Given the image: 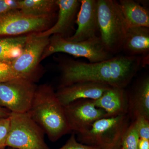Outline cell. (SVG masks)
<instances>
[{
  "mask_svg": "<svg viewBox=\"0 0 149 149\" xmlns=\"http://www.w3.org/2000/svg\"><path fill=\"white\" fill-rule=\"evenodd\" d=\"M148 63L142 56L113 57L105 61L86 63L69 59L61 61L59 88L79 82H90L124 89L141 66Z\"/></svg>",
  "mask_w": 149,
  "mask_h": 149,
  "instance_id": "1",
  "label": "cell"
},
{
  "mask_svg": "<svg viewBox=\"0 0 149 149\" xmlns=\"http://www.w3.org/2000/svg\"><path fill=\"white\" fill-rule=\"evenodd\" d=\"M27 113L45 131L49 140L55 142L70 133L64 107L51 85L37 86Z\"/></svg>",
  "mask_w": 149,
  "mask_h": 149,
  "instance_id": "2",
  "label": "cell"
},
{
  "mask_svg": "<svg viewBox=\"0 0 149 149\" xmlns=\"http://www.w3.org/2000/svg\"><path fill=\"white\" fill-rule=\"evenodd\" d=\"M97 5L99 37L105 49L113 56L123 50L127 22L117 1L97 0Z\"/></svg>",
  "mask_w": 149,
  "mask_h": 149,
  "instance_id": "3",
  "label": "cell"
},
{
  "mask_svg": "<svg viewBox=\"0 0 149 149\" xmlns=\"http://www.w3.org/2000/svg\"><path fill=\"white\" fill-rule=\"evenodd\" d=\"M128 113L97 120L89 130L78 135L81 143L100 149H119L129 125Z\"/></svg>",
  "mask_w": 149,
  "mask_h": 149,
  "instance_id": "4",
  "label": "cell"
},
{
  "mask_svg": "<svg viewBox=\"0 0 149 149\" xmlns=\"http://www.w3.org/2000/svg\"><path fill=\"white\" fill-rule=\"evenodd\" d=\"M6 147L16 149H50L45 133L27 113H10Z\"/></svg>",
  "mask_w": 149,
  "mask_h": 149,
  "instance_id": "5",
  "label": "cell"
},
{
  "mask_svg": "<svg viewBox=\"0 0 149 149\" xmlns=\"http://www.w3.org/2000/svg\"><path fill=\"white\" fill-rule=\"evenodd\" d=\"M58 52L84 58L90 63L105 61L114 57L105 49L99 36L82 42H72L60 35H53L50 38L41 60Z\"/></svg>",
  "mask_w": 149,
  "mask_h": 149,
  "instance_id": "6",
  "label": "cell"
},
{
  "mask_svg": "<svg viewBox=\"0 0 149 149\" xmlns=\"http://www.w3.org/2000/svg\"><path fill=\"white\" fill-rule=\"evenodd\" d=\"M37 87L35 83L21 78L0 83V106L12 113H27Z\"/></svg>",
  "mask_w": 149,
  "mask_h": 149,
  "instance_id": "7",
  "label": "cell"
},
{
  "mask_svg": "<svg viewBox=\"0 0 149 149\" xmlns=\"http://www.w3.org/2000/svg\"><path fill=\"white\" fill-rule=\"evenodd\" d=\"M49 40V37H38L36 33L30 34L21 55L11 62L14 70L21 78L35 83L38 80V64Z\"/></svg>",
  "mask_w": 149,
  "mask_h": 149,
  "instance_id": "8",
  "label": "cell"
},
{
  "mask_svg": "<svg viewBox=\"0 0 149 149\" xmlns=\"http://www.w3.org/2000/svg\"><path fill=\"white\" fill-rule=\"evenodd\" d=\"M55 15L35 17L19 10L9 12L0 15V37L43 32L50 26Z\"/></svg>",
  "mask_w": 149,
  "mask_h": 149,
  "instance_id": "9",
  "label": "cell"
},
{
  "mask_svg": "<svg viewBox=\"0 0 149 149\" xmlns=\"http://www.w3.org/2000/svg\"><path fill=\"white\" fill-rule=\"evenodd\" d=\"M64 108L70 132L77 135L89 130L97 120L107 117L104 111L95 105L93 100H78Z\"/></svg>",
  "mask_w": 149,
  "mask_h": 149,
  "instance_id": "10",
  "label": "cell"
},
{
  "mask_svg": "<svg viewBox=\"0 0 149 149\" xmlns=\"http://www.w3.org/2000/svg\"><path fill=\"white\" fill-rule=\"evenodd\" d=\"M75 22L77 27L73 35L65 38L72 42H82L98 36L97 0H80Z\"/></svg>",
  "mask_w": 149,
  "mask_h": 149,
  "instance_id": "11",
  "label": "cell"
},
{
  "mask_svg": "<svg viewBox=\"0 0 149 149\" xmlns=\"http://www.w3.org/2000/svg\"><path fill=\"white\" fill-rule=\"evenodd\" d=\"M111 86L93 82H79L59 88L56 92L57 97L63 107L80 100L99 99Z\"/></svg>",
  "mask_w": 149,
  "mask_h": 149,
  "instance_id": "12",
  "label": "cell"
},
{
  "mask_svg": "<svg viewBox=\"0 0 149 149\" xmlns=\"http://www.w3.org/2000/svg\"><path fill=\"white\" fill-rule=\"evenodd\" d=\"M56 3L58 9L57 20L50 28L36 33L38 37H49L52 35H58L66 38V35L73 29L74 19L80 9V1L56 0Z\"/></svg>",
  "mask_w": 149,
  "mask_h": 149,
  "instance_id": "13",
  "label": "cell"
},
{
  "mask_svg": "<svg viewBox=\"0 0 149 149\" xmlns=\"http://www.w3.org/2000/svg\"><path fill=\"white\" fill-rule=\"evenodd\" d=\"M128 99V114L133 120L139 116L149 120V77L141 78L134 87Z\"/></svg>",
  "mask_w": 149,
  "mask_h": 149,
  "instance_id": "14",
  "label": "cell"
},
{
  "mask_svg": "<svg viewBox=\"0 0 149 149\" xmlns=\"http://www.w3.org/2000/svg\"><path fill=\"white\" fill-rule=\"evenodd\" d=\"M93 101L97 107L104 111L107 117L128 113V96L123 88L111 87Z\"/></svg>",
  "mask_w": 149,
  "mask_h": 149,
  "instance_id": "15",
  "label": "cell"
},
{
  "mask_svg": "<svg viewBox=\"0 0 149 149\" xmlns=\"http://www.w3.org/2000/svg\"><path fill=\"white\" fill-rule=\"evenodd\" d=\"M122 51L128 54L127 56H142L148 61L149 53V27H128Z\"/></svg>",
  "mask_w": 149,
  "mask_h": 149,
  "instance_id": "16",
  "label": "cell"
},
{
  "mask_svg": "<svg viewBox=\"0 0 149 149\" xmlns=\"http://www.w3.org/2000/svg\"><path fill=\"white\" fill-rule=\"evenodd\" d=\"M118 3L128 27H149V13L147 9L133 0H120Z\"/></svg>",
  "mask_w": 149,
  "mask_h": 149,
  "instance_id": "17",
  "label": "cell"
},
{
  "mask_svg": "<svg viewBox=\"0 0 149 149\" xmlns=\"http://www.w3.org/2000/svg\"><path fill=\"white\" fill-rule=\"evenodd\" d=\"M30 34L12 37H0V60L12 62L21 55Z\"/></svg>",
  "mask_w": 149,
  "mask_h": 149,
  "instance_id": "18",
  "label": "cell"
},
{
  "mask_svg": "<svg viewBox=\"0 0 149 149\" xmlns=\"http://www.w3.org/2000/svg\"><path fill=\"white\" fill-rule=\"evenodd\" d=\"M19 10L24 14L40 17L55 15L58 8L56 0L18 1Z\"/></svg>",
  "mask_w": 149,
  "mask_h": 149,
  "instance_id": "19",
  "label": "cell"
},
{
  "mask_svg": "<svg viewBox=\"0 0 149 149\" xmlns=\"http://www.w3.org/2000/svg\"><path fill=\"white\" fill-rule=\"evenodd\" d=\"M139 139V133L133 122L128 126L123 135L121 141V148L138 149Z\"/></svg>",
  "mask_w": 149,
  "mask_h": 149,
  "instance_id": "20",
  "label": "cell"
},
{
  "mask_svg": "<svg viewBox=\"0 0 149 149\" xmlns=\"http://www.w3.org/2000/svg\"><path fill=\"white\" fill-rule=\"evenodd\" d=\"M19 78L13 68L11 62L0 60V83Z\"/></svg>",
  "mask_w": 149,
  "mask_h": 149,
  "instance_id": "21",
  "label": "cell"
},
{
  "mask_svg": "<svg viewBox=\"0 0 149 149\" xmlns=\"http://www.w3.org/2000/svg\"><path fill=\"white\" fill-rule=\"evenodd\" d=\"M133 122L140 139L149 140V120L143 116H139Z\"/></svg>",
  "mask_w": 149,
  "mask_h": 149,
  "instance_id": "22",
  "label": "cell"
},
{
  "mask_svg": "<svg viewBox=\"0 0 149 149\" xmlns=\"http://www.w3.org/2000/svg\"><path fill=\"white\" fill-rule=\"evenodd\" d=\"M10 123L9 117L0 118V149H5L6 147Z\"/></svg>",
  "mask_w": 149,
  "mask_h": 149,
  "instance_id": "23",
  "label": "cell"
},
{
  "mask_svg": "<svg viewBox=\"0 0 149 149\" xmlns=\"http://www.w3.org/2000/svg\"><path fill=\"white\" fill-rule=\"evenodd\" d=\"M57 149H100L97 147L81 143L77 141L75 134L72 133L64 146Z\"/></svg>",
  "mask_w": 149,
  "mask_h": 149,
  "instance_id": "24",
  "label": "cell"
},
{
  "mask_svg": "<svg viewBox=\"0 0 149 149\" xmlns=\"http://www.w3.org/2000/svg\"><path fill=\"white\" fill-rule=\"evenodd\" d=\"M19 10L18 1L0 0V15Z\"/></svg>",
  "mask_w": 149,
  "mask_h": 149,
  "instance_id": "25",
  "label": "cell"
},
{
  "mask_svg": "<svg viewBox=\"0 0 149 149\" xmlns=\"http://www.w3.org/2000/svg\"><path fill=\"white\" fill-rule=\"evenodd\" d=\"M138 149H149V140L140 139Z\"/></svg>",
  "mask_w": 149,
  "mask_h": 149,
  "instance_id": "26",
  "label": "cell"
},
{
  "mask_svg": "<svg viewBox=\"0 0 149 149\" xmlns=\"http://www.w3.org/2000/svg\"><path fill=\"white\" fill-rule=\"evenodd\" d=\"M10 113L8 110L0 106V118L9 117Z\"/></svg>",
  "mask_w": 149,
  "mask_h": 149,
  "instance_id": "27",
  "label": "cell"
},
{
  "mask_svg": "<svg viewBox=\"0 0 149 149\" xmlns=\"http://www.w3.org/2000/svg\"><path fill=\"white\" fill-rule=\"evenodd\" d=\"M122 149V148H120V149Z\"/></svg>",
  "mask_w": 149,
  "mask_h": 149,
  "instance_id": "28",
  "label": "cell"
}]
</instances>
